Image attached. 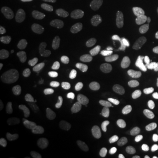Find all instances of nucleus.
I'll list each match as a JSON object with an SVG mask.
<instances>
[{
  "mask_svg": "<svg viewBox=\"0 0 158 158\" xmlns=\"http://www.w3.org/2000/svg\"><path fill=\"white\" fill-rule=\"evenodd\" d=\"M96 48L106 57L127 58L136 50V44L115 32L102 31L96 36Z\"/></svg>",
  "mask_w": 158,
  "mask_h": 158,
  "instance_id": "4",
  "label": "nucleus"
},
{
  "mask_svg": "<svg viewBox=\"0 0 158 158\" xmlns=\"http://www.w3.org/2000/svg\"><path fill=\"white\" fill-rule=\"evenodd\" d=\"M77 54V38L71 29L58 27L53 31L46 48V62L52 67L62 69L71 63Z\"/></svg>",
  "mask_w": 158,
  "mask_h": 158,
  "instance_id": "2",
  "label": "nucleus"
},
{
  "mask_svg": "<svg viewBox=\"0 0 158 158\" xmlns=\"http://www.w3.org/2000/svg\"><path fill=\"white\" fill-rule=\"evenodd\" d=\"M138 138L140 131L136 127H125L121 129L116 142L117 158H153V154L149 150L136 148Z\"/></svg>",
  "mask_w": 158,
  "mask_h": 158,
  "instance_id": "5",
  "label": "nucleus"
},
{
  "mask_svg": "<svg viewBox=\"0 0 158 158\" xmlns=\"http://www.w3.org/2000/svg\"><path fill=\"white\" fill-rule=\"evenodd\" d=\"M0 158H27V156L16 148H6L0 152Z\"/></svg>",
  "mask_w": 158,
  "mask_h": 158,
  "instance_id": "10",
  "label": "nucleus"
},
{
  "mask_svg": "<svg viewBox=\"0 0 158 158\" xmlns=\"http://www.w3.org/2000/svg\"><path fill=\"white\" fill-rule=\"evenodd\" d=\"M156 141H157V144H158V125H157V131H156Z\"/></svg>",
  "mask_w": 158,
  "mask_h": 158,
  "instance_id": "16",
  "label": "nucleus"
},
{
  "mask_svg": "<svg viewBox=\"0 0 158 158\" xmlns=\"http://www.w3.org/2000/svg\"><path fill=\"white\" fill-rule=\"evenodd\" d=\"M17 95H19V92L13 83H11L4 78L0 79V102L2 103L13 102L17 98Z\"/></svg>",
  "mask_w": 158,
  "mask_h": 158,
  "instance_id": "9",
  "label": "nucleus"
},
{
  "mask_svg": "<svg viewBox=\"0 0 158 158\" xmlns=\"http://www.w3.org/2000/svg\"><path fill=\"white\" fill-rule=\"evenodd\" d=\"M33 158H41V150L37 149L33 152Z\"/></svg>",
  "mask_w": 158,
  "mask_h": 158,
  "instance_id": "15",
  "label": "nucleus"
},
{
  "mask_svg": "<svg viewBox=\"0 0 158 158\" xmlns=\"http://www.w3.org/2000/svg\"><path fill=\"white\" fill-rule=\"evenodd\" d=\"M94 86L99 95L112 102H124L133 91L127 78L110 70L99 71L94 79Z\"/></svg>",
  "mask_w": 158,
  "mask_h": 158,
  "instance_id": "3",
  "label": "nucleus"
},
{
  "mask_svg": "<svg viewBox=\"0 0 158 158\" xmlns=\"http://www.w3.org/2000/svg\"><path fill=\"white\" fill-rule=\"evenodd\" d=\"M82 125L75 117H65L57 124L52 135V140L54 145L58 148H73L77 145L79 138L82 136Z\"/></svg>",
  "mask_w": 158,
  "mask_h": 158,
  "instance_id": "6",
  "label": "nucleus"
},
{
  "mask_svg": "<svg viewBox=\"0 0 158 158\" xmlns=\"http://www.w3.org/2000/svg\"><path fill=\"white\" fill-rule=\"evenodd\" d=\"M123 20H124V23L128 27H131L137 32H141L145 34L158 33V19L141 11L129 9V11L124 12Z\"/></svg>",
  "mask_w": 158,
  "mask_h": 158,
  "instance_id": "8",
  "label": "nucleus"
},
{
  "mask_svg": "<svg viewBox=\"0 0 158 158\" xmlns=\"http://www.w3.org/2000/svg\"><path fill=\"white\" fill-rule=\"evenodd\" d=\"M150 75H152L153 78L158 79V61L154 62V63H153V65L150 66Z\"/></svg>",
  "mask_w": 158,
  "mask_h": 158,
  "instance_id": "13",
  "label": "nucleus"
},
{
  "mask_svg": "<svg viewBox=\"0 0 158 158\" xmlns=\"http://www.w3.org/2000/svg\"><path fill=\"white\" fill-rule=\"evenodd\" d=\"M62 2L69 6H90V4L96 3L98 0H62Z\"/></svg>",
  "mask_w": 158,
  "mask_h": 158,
  "instance_id": "11",
  "label": "nucleus"
},
{
  "mask_svg": "<svg viewBox=\"0 0 158 158\" xmlns=\"http://www.w3.org/2000/svg\"><path fill=\"white\" fill-rule=\"evenodd\" d=\"M3 34L21 57L33 58L42 49L40 34L31 24L23 20H9L3 28Z\"/></svg>",
  "mask_w": 158,
  "mask_h": 158,
  "instance_id": "1",
  "label": "nucleus"
},
{
  "mask_svg": "<svg viewBox=\"0 0 158 158\" xmlns=\"http://www.w3.org/2000/svg\"><path fill=\"white\" fill-rule=\"evenodd\" d=\"M34 118V113L31 108L27 107H16L9 108L0 113L2 124L11 131L24 132L31 128Z\"/></svg>",
  "mask_w": 158,
  "mask_h": 158,
  "instance_id": "7",
  "label": "nucleus"
},
{
  "mask_svg": "<svg viewBox=\"0 0 158 158\" xmlns=\"http://www.w3.org/2000/svg\"><path fill=\"white\" fill-rule=\"evenodd\" d=\"M53 158H77V156L71 154V153H62V154H57Z\"/></svg>",
  "mask_w": 158,
  "mask_h": 158,
  "instance_id": "14",
  "label": "nucleus"
},
{
  "mask_svg": "<svg viewBox=\"0 0 158 158\" xmlns=\"http://www.w3.org/2000/svg\"><path fill=\"white\" fill-rule=\"evenodd\" d=\"M137 6H146V7H156L158 8V0H128Z\"/></svg>",
  "mask_w": 158,
  "mask_h": 158,
  "instance_id": "12",
  "label": "nucleus"
}]
</instances>
